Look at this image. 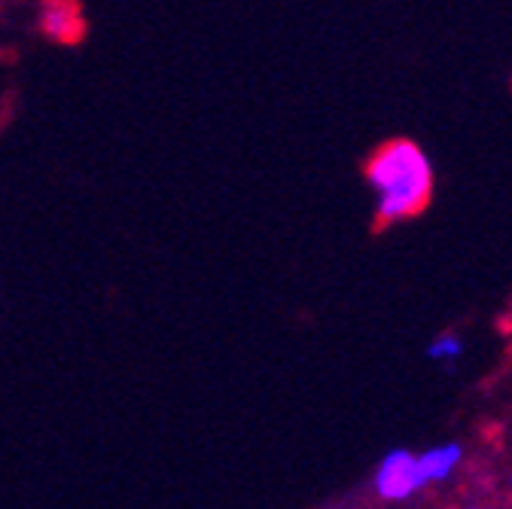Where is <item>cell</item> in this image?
Here are the masks:
<instances>
[{"label": "cell", "instance_id": "cell-4", "mask_svg": "<svg viewBox=\"0 0 512 509\" xmlns=\"http://www.w3.org/2000/svg\"><path fill=\"white\" fill-rule=\"evenodd\" d=\"M418 461H421L424 482H439V479H445L448 473H452V470H455V464L461 461V445H455V442L436 445V449L424 452Z\"/></svg>", "mask_w": 512, "mask_h": 509}, {"label": "cell", "instance_id": "cell-3", "mask_svg": "<svg viewBox=\"0 0 512 509\" xmlns=\"http://www.w3.org/2000/svg\"><path fill=\"white\" fill-rule=\"evenodd\" d=\"M40 31H43V37H49L61 46L80 43V37L86 34L83 10L77 4H64V0L46 4V7H40Z\"/></svg>", "mask_w": 512, "mask_h": 509}, {"label": "cell", "instance_id": "cell-1", "mask_svg": "<svg viewBox=\"0 0 512 509\" xmlns=\"http://www.w3.org/2000/svg\"><path fill=\"white\" fill-rule=\"evenodd\" d=\"M366 177L378 196L381 220H406L418 214L433 189V168L415 141L384 144L366 165Z\"/></svg>", "mask_w": 512, "mask_h": 509}, {"label": "cell", "instance_id": "cell-5", "mask_svg": "<svg viewBox=\"0 0 512 509\" xmlns=\"http://www.w3.org/2000/svg\"><path fill=\"white\" fill-rule=\"evenodd\" d=\"M427 354H430L433 360H455V357L461 354V342H458L455 336H439V339L427 348Z\"/></svg>", "mask_w": 512, "mask_h": 509}, {"label": "cell", "instance_id": "cell-2", "mask_svg": "<svg viewBox=\"0 0 512 509\" xmlns=\"http://www.w3.org/2000/svg\"><path fill=\"white\" fill-rule=\"evenodd\" d=\"M421 485H427V482H424V473H421V461L412 452L397 449V452L381 458L378 473H375V488H378L381 497L403 500L412 491H418Z\"/></svg>", "mask_w": 512, "mask_h": 509}]
</instances>
